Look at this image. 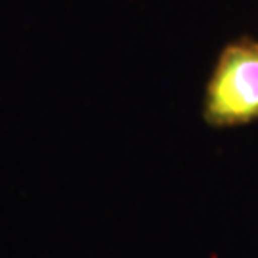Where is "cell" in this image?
I'll return each mask as SVG.
<instances>
[{
	"mask_svg": "<svg viewBox=\"0 0 258 258\" xmlns=\"http://www.w3.org/2000/svg\"><path fill=\"white\" fill-rule=\"evenodd\" d=\"M203 119L212 128L258 120V40L243 37L220 52L203 96Z\"/></svg>",
	"mask_w": 258,
	"mask_h": 258,
	"instance_id": "1",
	"label": "cell"
}]
</instances>
